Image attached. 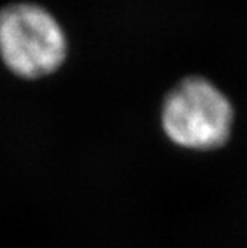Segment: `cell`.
I'll list each match as a JSON object with an SVG mask.
<instances>
[{"instance_id": "cell-1", "label": "cell", "mask_w": 247, "mask_h": 248, "mask_svg": "<svg viewBox=\"0 0 247 248\" xmlns=\"http://www.w3.org/2000/svg\"><path fill=\"white\" fill-rule=\"evenodd\" d=\"M69 42L55 15L34 2L0 10V60L26 80L51 76L65 64Z\"/></svg>"}, {"instance_id": "cell-2", "label": "cell", "mask_w": 247, "mask_h": 248, "mask_svg": "<svg viewBox=\"0 0 247 248\" xmlns=\"http://www.w3.org/2000/svg\"><path fill=\"white\" fill-rule=\"evenodd\" d=\"M233 106L206 77L190 76L173 87L161 110L165 135L188 149H215L230 138Z\"/></svg>"}]
</instances>
